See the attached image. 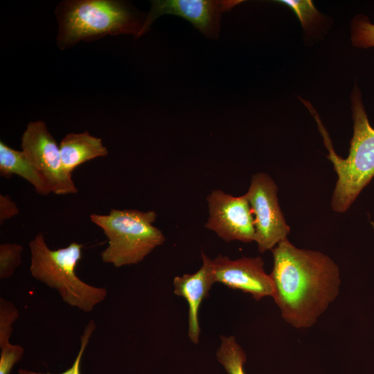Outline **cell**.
<instances>
[{
	"mask_svg": "<svg viewBox=\"0 0 374 374\" xmlns=\"http://www.w3.org/2000/svg\"><path fill=\"white\" fill-rule=\"evenodd\" d=\"M22 245L5 242L0 244V278L6 279L12 276L21 262Z\"/></svg>",
	"mask_w": 374,
	"mask_h": 374,
	"instance_id": "9a60e30c",
	"label": "cell"
},
{
	"mask_svg": "<svg viewBox=\"0 0 374 374\" xmlns=\"http://www.w3.org/2000/svg\"><path fill=\"white\" fill-rule=\"evenodd\" d=\"M0 374H10L13 366L22 357V346L10 343L0 346Z\"/></svg>",
	"mask_w": 374,
	"mask_h": 374,
	"instance_id": "ffe728a7",
	"label": "cell"
},
{
	"mask_svg": "<svg viewBox=\"0 0 374 374\" xmlns=\"http://www.w3.org/2000/svg\"><path fill=\"white\" fill-rule=\"evenodd\" d=\"M351 25L353 46L362 48H374V24L366 15H358Z\"/></svg>",
	"mask_w": 374,
	"mask_h": 374,
	"instance_id": "2e32d148",
	"label": "cell"
},
{
	"mask_svg": "<svg viewBox=\"0 0 374 374\" xmlns=\"http://www.w3.org/2000/svg\"><path fill=\"white\" fill-rule=\"evenodd\" d=\"M89 217L108 240L100 253L103 262L116 267L138 264L166 241L162 231L154 225V211L112 208L108 214L92 213Z\"/></svg>",
	"mask_w": 374,
	"mask_h": 374,
	"instance_id": "277c9868",
	"label": "cell"
},
{
	"mask_svg": "<svg viewBox=\"0 0 374 374\" xmlns=\"http://www.w3.org/2000/svg\"><path fill=\"white\" fill-rule=\"evenodd\" d=\"M278 187L265 172L252 176L244 194L251 207L255 226V241L260 253L271 250L280 242L287 239L290 231L280 208Z\"/></svg>",
	"mask_w": 374,
	"mask_h": 374,
	"instance_id": "8992f818",
	"label": "cell"
},
{
	"mask_svg": "<svg viewBox=\"0 0 374 374\" xmlns=\"http://www.w3.org/2000/svg\"><path fill=\"white\" fill-rule=\"evenodd\" d=\"M21 151L49 182L52 193L63 195L78 193L72 177L64 168L60 146L42 121L29 123L21 138Z\"/></svg>",
	"mask_w": 374,
	"mask_h": 374,
	"instance_id": "52a82bcc",
	"label": "cell"
},
{
	"mask_svg": "<svg viewBox=\"0 0 374 374\" xmlns=\"http://www.w3.org/2000/svg\"><path fill=\"white\" fill-rule=\"evenodd\" d=\"M19 213L17 204L8 195H0V224L15 217Z\"/></svg>",
	"mask_w": 374,
	"mask_h": 374,
	"instance_id": "44dd1931",
	"label": "cell"
},
{
	"mask_svg": "<svg viewBox=\"0 0 374 374\" xmlns=\"http://www.w3.org/2000/svg\"><path fill=\"white\" fill-rule=\"evenodd\" d=\"M202 265L193 274L177 276L173 279L175 294L183 297L188 305V335L193 344L199 341V312L202 303L209 295L215 283L212 274V259L202 252Z\"/></svg>",
	"mask_w": 374,
	"mask_h": 374,
	"instance_id": "8fae6325",
	"label": "cell"
},
{
	"mask_svg": "<svg viewBox=\"0 0 374 374\" xmlns=\"http://www.w3.org/2000/svg\"><path fill=\"white\" fill-rule=\"evenodd\" d=\"M278 2L287 5L296 14L305 30L313 27L321 18L320 13L309 0H280Z\"/></svg>",
	"mask_w": 374,
	"mask_h": 374,
	"instance_id": "e0dca14e",
	"label": "cell"
},
{
	"mask_svg": "<svg viewBox=\"0 0 374 374\" xmlns=\"http://www.w3.org/2000/svg\"><path fill=\"white\" fill-rule=\"evenodd\" d=\"M351 109L353 134L345 159L335 153L317 114L312 112L329 151L328 157L337 175L331 200L332 208L337 213L346 211L374 177V128L369 123L360 89L356 84L351 95Z\"/></svg>",
	"mask_w": 374,
	"mask_h": 374,
	"instance_id": "7a4b0ae2",
	"label": "cell"
},
{
	"mask_svg": "<svg viewBox=\"0 0 374 374\" xmlns=\"http://www.w3.org/2000/svg\"><path fill=\"white\" fill-rule=\"evenodd\" d=\"M96 329V324L93 320L90 321L87 325L84 328L82 335L80 337V348L79 352L76 356L75 361L73 362L72 366L66 370L64 372L60 374H80V364L83 353L89 344V339L91 337L93 332ZM19 374H51V373H37L33 371H28L25 369H19Z\"/></svg>",
	"mask_w": 374,
	"mask_h": 374,
	"instance_id": "d6986e66",
	"label": "cell"
},
{
	"mask_svg": "<svg viewBox=\"0 0 374 374\" xmlns=\"http://www.w3.org/2000/svg\"><path fill=\"white\" fill-rule=\"evenodd\" d=\"M136 33L130 10L118 1L81 0L69 2L60 17L59 43L62 46L106 35Z\"/></svg>",
	"mask_w": 374,
	"mask_h": 374,
	"instance_id": "5b68a950",
	"label": "cell"
},
{
	"mask_svg": "<svg viewBox=\"0 0 374 374\" xmlns=\"http://www.w3.org/2000/svg\"><path fill=\"white\" fill-rule=\"evenodd\" d=\"M216 355L228 374H245L246 353L234 336H221Z\"/></svg>",
	"mask_w": 374,
	"mask_h": 374,
	"instance_id": "5bb4252c",
	"label": "cell"
},
{
	"mask_svg": "<svg viewBox=\"0 0 374 374\" xmlns=\"http://www.w3.org/2000/svg\"><path fill=\"white\" fill-rule=\"evenodd\" d=\"M211 264L215 283H222L229 288L249 294L256 301L274 297L273 280L265 272L260 256L231 259L219 254L212 259Z\"/></svg>",
	"mask_w": 374,
	"mask_h": 374,
	"instance_id": "9c48e42d",
	"label": "cell"
},
{
	"mask_svg": "<svg viewBox=\"0 0 374 374\" xmlns=\"http://www.w3.org/2000/svg\"><path fill=\"white\" fill-rule=\"evenodd\" d=\"M19 317V310L11 302L0 299V346L8 344L12 332V324Z\"/></svg>",
	"mask_w": 374,
	"mask_h": 374,
	"instance_id": "ac0fdd59",
	"label": "cell"
},
{
	"mask_svg": "<svg viewBox=\"0 0 374 374\" xmlns=\"http://www.w3.org/2000/svg\"><path fill=\"white\" fill-rule=\"evenodd\" d=\"M0 175L6 178L13 175L22 177L41 195L52 193L48 180L27 156L22 151L10 148L2 141H0Z\"/></svg>",
	"mask_w": 374,
	"mask_h": 374,
	"instance_id": "4fadbf2b",
	"label": "cell"
},
{
	"mask_svg": "<svg viewBox=\"0 0 374 374\" xmlns=\"http://www.w3.org/2000/svg\"><path fill=\"white\" fill-rule=\"evenodd\" d=\"M28 245L32 276L56 290L66 304L89 312L105 300L107 295L106 288L91 285L75 273L82 256V244L72 242L66 247L52 250L43 234L38 233Z\"/></svg>",
	"mask_w": 374,
	"mask_h": 374,
	"instance_id": "3957f363",
	"label": "cell"
},
{
	"mask_svg": "<svg viewBox=\"0 0 374 374\" xmlns=\"http://www.w3.org/2000/svg\"><path fill=\"white\" fill-rule=\"evenodd\" d=\"M208 217L205 228L226 242L255 241L253 216L245 196L235 197L222 190H214L206 198Z\"/></svg>",
	"mask_w": 374,
	"mask_h": 374,
	"instance_id": "ba28073f",
	"label": "cell"
},
{
	"mask_svg": "<svg viewBox=\"0 0 374 374\" xmlns=\"http://www.w3.org/2000/svg\"><path fill=\"white\" fill-rule=\"evenodd\" d=\"M235 3L236 1L208 0L153 1L150 12L137 36L145 33L157 17L170 14L187 19L206 36L215 37L219 29L220 13Z\"/></svg>",
	"mask_w": 374,
	"mask_h": 374,
	"instance_id": "30bf717a",
	"label": "cell"
},
{
	"mask_svg": "<svg viewBox=\"0 0 374 374\" xmlns=\"http://www.w3.org/2000/svg\"><path fill=\"white\" fill-rule=\"evenodd\" d=\"M59 146L63 165L71 174L80 165L108 154L101 139L87 131L66 134Z\"/></svg>",
	"mask_w": 374,
	"mask_h": 374,
	"instance_id": "7c38bea8",
	"label": "cell"
},
{
	"mask_svg": "<svg viewBox=\"0 0 374 374\" xmlns=\"http://www.w3.org/2000/svg\"><path fill=\"white\" fill-rule=\"evenodd\" d=\"M271 252L273 299L282 318L297 329L312 327L339 294L338 266L328 256L297 248L288 239Z\"/></svg>",
	"mask_w": 374,
	"mask_h": 374,
	"instance_id": "6da1fadb",
	"label": "cell"
}]
</instances>
